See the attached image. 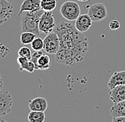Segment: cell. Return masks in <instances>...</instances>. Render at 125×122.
<instances>
[{"label":"cell","mask_w":125,"mask_h":122,"mask_svg":"<svg viewBox=\"0 0 125 122\" xmlns=\"http://www.w3.org/2000/svg\"><path fill=\"white\" fill-rule=\"evenodd\" d=\"M54 31L60 40V49L55 54V61L73 66L83 61L89 48L88 38L76 29L75 24L61 21Z\"/></svg>","instance_id":"obj_1"},{"label":"cell","mask_w":125,"mask_h":122,"mask_svg":"<svg viewBox=\"0 0 125 122\" xmlns=\"http://www.w3.org/2000/svg\"><path fill=\"white\" fill-rule=\"evenodd\" d=\"M44 11L40 9L36 11H24L21 16V32H31L39 35V21Z\"/></svg>","instance_id":"obj_2"},{"label":"cell","mask_w":125,"mask_h":122,"mask_svg":"<svg viewBox=\"0 0 125 122\" xmlns=\"http://www.w3.org/2000/svg\"><path fill=\"white\" fill-rule=\"evenodd\" d=\"M62 16L69 21H75L80 15V7L79 4L73 1H66L60 8Z\"/></svg>","instance_id":"obj_3"},{"label":"cell","mask_w":125,"mask_h":122,"mask_svg":"<svg viewBox=\"0 0 125 122\" xmlns=\"http://www.w3.org/2000/svg\"><path fill=\"white\" fill-rule=\"evenodd\" d=\"M55 26V17L52 11H44L39 21V27L40 32L47 35L54 31Z\"/></svg>","instance_id":"obj_4"},{"label":"cell","mask_w":125,"mask_h":122,"mask_svg":"<svg viewBox=\"0 0 125 122\" xmlns=\"http://www.w3.org/2000/svg\"><path fill=\"white\" fill-rule=\"evenodd\" d=\"M60 49V40L58 34L53 31L47 34L43 40V50L47 54H55Z\"/></svg>","instance_id":"obj_5"},{"label":"cell","mask_w":125,"mask_h":122,"mask_svg":"<svg viewBox=\"0 0 125 122\" xmlns=\"http://www.w3.org/2000/svg\"><path fill=\"white\" fill-rule=\"evenodd\" d=\"M87 14L94 22H100L107 16L106 7L102 3H95L88 8Z\"/></svg>","instance_id":"obj_6"},{"label":"cell","mask_w":125,"mask_h":122,"mask_svg":"<svg viewBox=\"0 0 125 122\" xmlns=\"http://www.w3.org/2000/svg\"><path fill=\"white\" fill-rule=\"evenodd\" d=\"M13 99L11 93L7 90H0V117L11 112Z\"/></svg>","instance_id":"obj_7"},{"label":"cell","mask_w":125,"mask_h":122,"mask_svg":"<svg viewBox=\"0 0 125 122\" xmlns=\"http://www.w3.org/2000/svg\"><path fill=\"white\" fill-rule=\"evenodd\" d=\"M14 12L13 5L7 0H0V25L7 23Z\"/></svg>","instance_id":"obj_8"},{"label":"cell","mask_w":125,"mask_h":122,"mask_svg":"<svg viewBox=\"0 0 125 122\" xmlns=\"http://www.w3.org/2000/svg\"><path fill=\"white\" fill-rule=\"evenodd\" d=\"M93 25V20L88 14H80L75 20V27L80 33H85Z\"/></svg>","instance_id":"obj_9"},{"label":"cell","mask_w":125,"mask_h":122,"mask_svg":"<svg viewBox=\"0 0 125 122\" xmlns=\"http://www.w3.org/2000/svg\"><path fill=\"white\" fill-rule=\"evenodd\" d=\"M41 9V0H23L19 9L18 16L20 17L24 11H36Z\"/></svg>","instance_id":"obj_10"},{"label":"cell","mask_w":125,"mask_h":122,"mask_svg":"<svg viewBox=\"0 0 125 122\" xmlns=\"http://www.w3.org/2000/svg\"><path fill=\"white\" fill-rule=\"evenodd\" d=\"M109 98L112 102L117 103L125 100V85H119L111 89L109 92Z\"/></svg>","instance_id":"obj_11"},{"label":"cell","mask_w":125,"mask_h":122,"mask_svg":"<svg viewBox=\"0 0 125 122\" xmlns=\"http://www.w3.org/2000/svg\"><path fill=\"white\" fill-rule=\"evenodd\" d=\"M29 107L31 111H41L45 112L48 108V102L44 98L37 97L29 100Z\"/></svg>","instance_id":"obj_12"},{"label":"cell","mask_w":125,"mask_h":122,"mask_svg":"<svg viewBox=\"0 0 125 122\" xmlns=\"http://www.w3.org/2000/svg\"><path fill=\"white\" fill-rule=\"evenodd\" d=\"M119 85H125V70L122 71H115L110 77L107 86L111 90Z\"/></svg>","instance_id":"obj_13"},{"label":"cell","mask_w":125,"mask_h":122,"mask_svg":"<svg viewBox=\"0 0 125 122\" xmlns=\"http://www.w3.org/2000/svg\"><path fill=\"white\" fill-rule=\"evenodd\" d=\"M110 114L112 117L125 116V100L115 103L109 110Z\"/></svg>","instance_id":"obj_14"},{"label":"cell","mask_w":125,"mask_h":122,"mask_svg":"<svg viewBox=\"0 0 125 122\" xmlns=\"http://www.w3.org/2000/svg\"><path fill=\"white\" fill-rule=\"evenodd\" d=\"M51 67V59L48 54H43L38 59L36 70H47Z\"/></svg>","instance_id":"obj_15"},{"label":"cell","mask_w":125,"mask_h":122,"mask_svg":"<svg viewBox=\"0 0 125 122\" xmlns=\"http://www.w3.org/2000/svg\"><path fill=\"white\" fill-rule=\"evenodd\" d=\"M28 120L30 122H43L46 120L44 112L31 111L28 115Z\"/></svg>","instance_id":"obj_16"},{"label":"cell","mask_w":125,"mask_h":122,"mask_svg":"<svg viewBox=\"0 0 125 122\" xmlns=\"http://www.w3.org/2000/svg\"><path fill=\"white\" fill-rule=\"evenodd\" d=\"M38 35H36L33 33L31 32H22V33L21 34V37H20V41L22 45H29L31 44V42L34 40V39L36 38Z\"/></svg>","instance_id":"obj_17"},{"label":"cell","mask_w":125,"mask_h":122,"mask_svg":"<svg viewBox=\"0 0 125 122\" xmlns=\"http://www.w3.org/2000/svg\"><path fill=\"white\" fill-rule=\"evenodd\" d=\"M56 6V0H41V8L44 11H53Z\"/></svg>","instance_id":"obj_18"},{"label":"cell","mask_w":125,"mask_h":122,"mask_svg":"<svg viewBox=\"0 0 125 122\" xmlns=\"http://www.w3.org/2000/svg\"><path fill=\"white\" fill-rule=\"evenodd\" d=\"M19 70L21 71H26L29 73H33L36 69V66L34 63L31 60H28L22 64L19 65Z\"/></svg>","instance_id":"obj_19"},{"label":"cell","mask_w":125,"mask_h":122,"mask_svg":"<svg viewBox=\"0 0 125 122\" xmlns=\"http://www.w3.org/2000/svg\"><path fill=\"white\" fill-rule=\"evenodd\" d=\"M31 48L34 51H41L42 49H43V40L36 37L31 42Z\"/></svg>","instance_id":"obj_20"},{"label":"cell","mask_w":125,"mask_h":122,"mask_svg":"<svg viewBox=\"0 0 125 122\" xmlns=\"http://www.w3.org/2000/svg\"><path fill=\"white\" fill-rule=\"evenodd\" d=\"M18 55L20 56V57H26V58H27V59H29L30 60L31 58V56H32V53H31V49L29 47H22L19 49Z\"/></svg>","instance_id":"obj_21"},{"label":"cell","mask_w":125,"mask_h":122,"mask_svg":"<svg viewBox=\"0 0 125 122\" xmlns=\"http://www.w3.org/2000/svg\"><path fill=\"white\" fill-rule=\"evenodd\" d=\"M43 52L41 51H34V52L32 54V56H31V61H33L36 66H36H37V61H38V59L43 54Z\"/></svg>","instance_id":"obj_22"},{"label":"cell","mask_w":125,"mask_h":122,"mask_svg":"<svg viewBox=\"0 0 125 122\" xmlns=\"http://www.w3.org/2000/svg\"><path fill=\"white\" fill-rule=\"evenodd\" d=\"M10 52L9 49L5 45H4L2 42L0 43V56L2 57H4L7 55Z\"/></svg>","instance_id":"obj_23"},{"label":"cell","mask_w":125,"mask_h":122,"mask_svg":"<svg viewBox=\"0 0 125 122\" xmlns=\"http://www.w3.org/2000/svg\"><path fill=\"white\" fill-rule=\"evenodd\" d=\"M109 28L112 31H116L117 29H119L121 26V24L119 23V21L118 20H112L111 21V22L109 24Z\"/></svg>","instance_id":"obj_24"},{"label":"cell","mask_w":125,"mask_h":122,"mask_svg":"<svg viewBox=\"0 0 125 122\" xmlns=\"http://www.w3.org/2000/svg\"><path fill=\"white\" fill-rule=\"evenodd\" d=\"M113 122H125V116H117L112 117Z\"/></svg>","instance_id":"obj_25"},{"label":"cell","mask_w":125,"mask_h":122,"mask_svg":"<svg viewBox=\"0 0 125 122\" xmlns=\"http://www.w3.org/2000/svg\"><path fill=\"white\" fill-rule=\"evenodd\" d=\"M4 86V81H3V79H2V77L0 75V90H2V88Z\"/></svg>","instance_id":"obj_26"},{"label":"cell","mask_w":125,"mask_h":122,"mask_svg":"<svg viewBox=\"0 0 125 122\" xmlns=\"http://www.w3.org/2000/svg\"><path fill=\"white\" fill-rule=\"evenodd\" d=\"M78 1H88V0H78Z\"/></svg>","instance_id":"obj_27"}]
</instances>
